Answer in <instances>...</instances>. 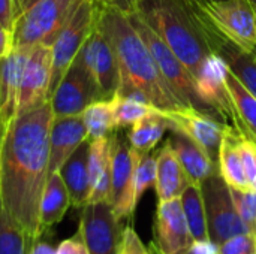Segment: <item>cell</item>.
Wrapping results in <instances>:
<instances>
[{
	"label": "cell",
	"instance_id": "6da1fadb",
	"mask_svg": "<svg viewBox=\"0 0 256 254\" xmlns=\"http://www.w3.org/2000/svg\"><path fill=\"white\" fill-rule=\"evenodd\" d=\"M51 102L20 114L0 144V198L28 235L40 240V199L50 177Z\"/></svg>",
	"mask_w": 256,
	"mask_h": 254
},
{
	"label": "cell",
	"instance_id": "7a4b0ae2",
	"mask_svg": "<svg viewBox=\"0 0 256 254\" xmlns=\"http://www.w3.org/2000/svg\"><path fill=\"white\" fill-rule=\"evenodd\" d=\"M96 27L110 40L120 67L117 94L146 100L160 111L184 106L164 78L148 46L129 16L111 7L98 6Z\"/></svg>",
	"mask_w": 256,
	"mask_h": 254
},
{
	"label": "cell",
	"instance_id": "3957f363",
	"mask_svg": "<svg viewBox=\"0 0 256 254\" xmlns=\"http://www.w3.org/2000/svg\"><path fill=\"white\" fill-rule=\"evenodd\" d=\"M174 51L195 78L212 54L226 43L190 0H140L135 10Z\"/></svg>",
	"mask_w": 256,
	"mask_h": 254
},
{
	"label": "cell",
	"instance_id": "277c9868",
	"mask_svg": "<svg viewBox=\"0 0 256 254\" xmlns=\"http://www.w3.org/2000/svg\"><path fill=\"white\" fill-rule=\"evenodd\" d=\"M81 0H38L18 15L12 28V45L16 49L34 45H52Z\"/></svg>",
	"mask_w": 256,
	"mask_h": 254
},
{
	"label": "cell",
	"instance_id": "5b68a950",
	"mask_svg": "<svg viewBox=\"0 0 256 254\" xmlns=\"http://www.w3.org/2000/svg\"><path fill=\"white\" fill-rule=\"evenodd\" d=\"M226 42L255 52L256 9L250 0H190Z\"/></svg>",
	"mask_w": 256,
	"mask_h": 254
},
{
	"label": "cell",
	"instance_id": "8992f818",
	"mask_svg": "<svg viewBox=\"0 0 256 254\" xmlns=\"http://www.w3.org/2000/svg\"><path fill=\"white\" fill-rule=\"evenodd\" d=\"M146 45L148 46L154 61L158 63L164 78L170 84V87L174 90L176 96L180 99V102L184 106H194L202 112L212 114L210 109L201 102L198 91H196V82L189 69L182 63V60L174 54V51L150 28V25L136 13L128 15ZM213 115V114H212Z\"/></svg>",
	"mask_w": 256,
	"mask_h": 254
},
{
	"label": "cell",
	"instance_id": "52a82bcc",
	"mask_svg": "<svg viewBox=\"0 0 256 254\" xmlns=\"http://www.w3.org/2000/svg\"><path fill=\"white\" fill-rule=\"evenodd\" d=\"M208 238L214 246H220L226 240L250 232L242 220L231 196V189L220 177L214 174L201 183Z\"/></svg>",
	"mask_w": 256,
	"mask_h": 254
},
{
	"label": "cell",
	"instance_id": "ba28073f",
	"mask_svg": "<svg viewBox=\"0 0 256 254\" xmlns=\"http://www.w3.org/2000/svg\"><path fill=\"white\" fill-rule=\"evenodd\" d=\"M96 13L98 7L92 0H81L68 22L58 31L56 40L52 42L51 94L68 67L74 63L87 37L93 31L96 25Z\"/></svg>",
	"mask_w": 256,
	"mask_h": 254
},
{
	"label": "cell",
	"instance_id": "9c48e42d",
	"mask_svg": "<svg viewBox=\"0 0 256 254\" xmlns=\"http://www.w3.org/2000/svg\"><path fill=\"white\" fill-rule=\"evenodd\" d=\"M111 199L114 216L120 223L130 222L136 205L134 201V174L138 151L129 144L128 136L117 130L111 133Z\"/></svg>",
	"mask_w": 256,
	"mask_h": 254
},
{
	"label": "cell",
	"instance_id": "30bf717a",
	"mask_svg": "<svg viewBox=\"0 0 256 254\" xmlns=\"http://www.w3.org/2000/svg\"><path fill=\"white\" fill-rule=\"evenodd\" d=\"M228 72L230 67L225 58L220 54H212L204 60L198 75L195 76V82L198 96L210 112L225 124L236 129L237 115L226 87Z\"/></svg>",
	"mask_w": 256,
	"mask_h": 254
},
{
	"label": "cell",
	"instance_id": "8fae6325",
	"mask_svg": "<svg viewBox=\"0 0 256 254\" xmlns=\"http://www.w3.org/2000/svg\"><path fill=\"white\" fill-rule=\"evenodd\" d=\"M152 232L150 249L154 254H184L195 244L180 198L158 201Z\"/></svg>",
	"mask_w": 256,
	"mask_h": 254
},
{
	"label": "cell",
	"instance_id": "7c38bea8",
	"mask_svg": "<svg viewBox=\"0 0 256 254\" xmlns=\"http://www.w3.org/2000/svg\"><path fill=\"white\" fill-rule=\"evenodd\" d=\"M75 61L82 64L94 79L102 99H112L120 87V67L116 52L105 34L94 25Z\"/></svg>",
	"mask_w": 256,
	"mask_h": 254
},
{
	"label": "cell",
	"instance_id": "4fadbf2b",
	"mask_svg": "<svg viewBox=\"0 0 256 254\" xmlns=\"http://www.w3.org/2000/svg\"><path fill=\"white\" fill-rule=\"evenodd\" d=\"M52 49L51 45L30 48L22 67L18 96V115L32 111L51 99Z\"/></svg>",
	"mask_w": 256,
	"mask_h": 254
},
{
	"label": "cell",
	"instance_id": "5bb4252c",
	"mask_svg": "<svg viewBox=\"0 0 256 254\" xmlns=\"http://www.w3.org/2000/svg\"><path fill=\"white\" fill-rule=\"evenodd\" d=\"M100 99L102 94L94 79L82 64L74 60L54 88L50 102L54 117H69L81 115L90 103Z\"/></svg>",
	"mask_w": 256,
	"mask_h": 254
},
{
	"label": "cell",
	"instance_id": "9a60e30c",
	"mask_svg": "<svg viewBox=\"0 0 256 254\" xmlns=\"http://www.w3.org/2000/svg\"><path fill=\"white\" fill-rule=\"evenodd\" d=\"M110 202L87 204L81 210L78 229L81 231L90 254H117L123 234Z\"/></svg>",
	"mask_w": 256,
	"mask_h": 254
},
{
	"label": "cell",
	"instance_id": "2e32d148",
	"mask_svg": "<svg viewBox=\"0 0 256 254\" xmlns=\"http://www.w3.org/2000/svg\"><path fill=\"white\" fill-rule=\"evenodd\" d=\"M170 121V130H178L196 141L218 163L219 148L226 130L231 127L218 117L202 112L194 106L162 111Z\"/></svg>",
	"mask_w": 256,
	"mask_h": 254
},
{
	"label": "cell",
	"instance_id": "e0dca14e",
	"mask_svg": "<svg viewBox=\"0 0 256 254\" xmlns=\"http://www.w3.org/2000/svg\"><path fill=\"white\" fill-rule=\"evenodd\" d=\"M30 48H14L0 61V144L15 117L18 115L20 81Z\"/></svg>",
	"mask_w": 256,
	"mask_h": 254
},
{
	"label": "cell",
	"instance_id": "ac0fdd59",
	"mask_svg": "<svg viewBox=\"0 0 256 254\" xmlns=\"http://www.w3.org/2000/svg\"><path fill=\"white\" fill-rule=\"evenodd\" d=\"M86 141H88V133L82 114L54 117L50 130V175L58 172L64 162Z\"/></svg>",
	"mask_w": 256,
	"mask_h": 254
},
{
	"label": "cell",
	"instance_id": "d6986e66",
	"mask_svg": "<svg viewBox=\"0 0 256 254\" xmlns=\"http://www.w3.org/2000/svg\"><path fill=\"white\" fill-rule=\"evenodd\" d=\"M171 135L166 139L174 150L177 159L180 160L183 169L192 183L201 184L208 177L219 172L218 163L210 157V154L190 136L178 130H170Z\"/></svg>",
	"mask_w": 256,
	"mask_h": 254
},
{
	"label": "cell",
	"instance_id": "ffe728a7",
	"mask_svg": "<svg viewBox=\"0 0 256 254\" xmlns=\"http://www.w3.org/2000/svg\"><path fill=\"white\" fill-rule=\"evenodd\" d=\"M192 184L174 150L166 141L156 153V183L154 190L158 201H171L183 195Z\"/></svg>",
	"mask_w": 256,
	"mask_h": 254
},
{
	"label": "cell",
	"instance_id": "44dd1931",
	"mask_svg": "<svg viewBox=\"0 0 256 254\" xmlns=\"http://www.w3.org/2000/svg\"><path fill=\"white\" fill-rule=\"evenodd\" d=\"M111 136V135H110ZM88 141V204L110 202L111 199V138Z\"/></svg>",
	"mask_w": 256,
	"mask_h": 254
},
{
	"label": "cell",
	"instance_id": "7402d4cb",
	"mask_svg": "<svg viewBox=\"0 0 256 254\" xmlns=\"http://www.w3.org/2000/svg\"><path fill=\"white\" fill-rule=\"evenodd\" d=\"M69 192L70 204L75 210H82L88 204L90 175H88V141L82 142L76 151L64 162L58 171Z\"/></svg>",
	"mask_w": 256,
	"mask_h": 254
},
{
	"label": "cell",
	"instance_id": "603a6c76",
	"mask_svg": "<svg viewBox=\"0 0 256 254\" xmlns=\"http://www.w3.org/2000/svg\"><path fill=\"white\" fill-rule=\"evenodd\" d=\"M69 207H72V204L66 184L60 172H54L48 177L40 199V211H39L40 238L63 220Z\"/></svg>",
	"mask_w": 256,
	"mask_h": 254
},
{
	"label": "cell",
	"instance_id": "cb8c5ba5",
	"mask_svg": "<svg viewBox=\"0 0 256 254\" xmlns=\"http://www.w3.org/2000/svg\"><path fill=\"white\" fill-rule=\"evenodd\" d=\"M238 136L240 133L230 127L222 139L219 156H218V168L220 177L225 180V183L232 189L248 190L250 189V184L246 177V171L243 166V160L240 156L238 148Z\"/></svg>",
	"mask_w": 256,
	"mask_h": 254
},
{
	"label": "cell",
	"instance_id": "d4e9b609",
	"mask_svg": "<svg viewBox=\"0 0 256 254\" xmlns=\"http://www.w3.org/2000/svg\"><path fill=\"white\" fill-rule=\"evenodd\" d=\"M168 130V118L164 115L160 109H156L154 112L148 114L147 117L132 124L126 136L134 150L140 153H152L159 145V142Z\"/></svg>",
	"mask_w": 256,
	"mask_h": 254
},
{
	"label": "cell",
	"instance_id": "484cf974",
	"mask_svg": "<svg viewBox=\"0 0 256 254\" xmlns=\"http://www.w3.org/2000/svg\"><path fill=\"white\" fill-rule=\"evenodd\" d=\"M226 87L237 115L236 130L256 141V97L244 88L231 70L226 76Z\"/></svg>",
	"mask_w": 256,
	"mask_h": 254
},
{
	"label": "cell",
	"instance_id": "4316f807",
	"mask_svg": "<svg viewBox=\"0 0 256 254\" xmlns=\"http://www.w3.org/2000/svg\"><path fill=\"white\" fill-rule=\"evenodd\" d=\"M182 207L184 211V217L190 231V235L195 243L210 241L208 229H207V216L204 207V198L201 184L192 183L180 196Z\"/></svg>",
	"mask_w": 256,
	"mask_h": 254
},
{
	"label": "cell",
	"instance_id": "83f0119b",
	"mask_svg": "<svg viewBox=\"0 0 256 254\" xmlns=\"http://www.w3.org/2000/svg\"><path fill=\"white\" fill-rule=\"evenodd\" d=\"M220 55L225 58L231 73L256 97V51L249 52L226 42L220 49Z\"/></svg>",
	"mask_w": 256,
	"mask_h": 254
},
{
	"label": "cell",
	"instance_id": "f1b7e54d",
	"mask_svg": "<svg viewBox=\"0 0 256 254\" xmlns=\"http://www.w3.org/2000/svg\"><path fill=\"white\" fill-rule=\"evenodd\" d=\"M82 120L87 127L88 141L110 136L117 130L112 99H100L90 103L82 112Z\"/></svg>",
	"mask_w": 256,
	"mask_h": 254
},
{
	"label": "cell",
	"instance_id": "f546056e",
	"mask_svg": "<svg viewBox=\"0 0 256 254\" xmlns=\"http://www.w3.org/2000/svg\"><path fill=\"white\" fill-rule=\"evenodd\" d=\"M30 240L0 198V254H27Z\"/></svg>",
	"mask_w": 256,
	"mask_h": 254
},
{
	"label": "cell",
	"instance_id": "4dcf8cb0",
	"mask_svg": "<svg viewBox=\"0 0 256 254\" xmlns=\"http://www.w3.org/2000/svg\"><path fill=\"white\" fill-rule=\"evenodd\" d=\"M112 102H114V117H116L117 130L130 127L132 124H135L136 121H140L141 118L147 117L148 114L158 109L146 100L123 97L118 94L112 97Z\"/></svg>",
	"mask_w": 256,
	"mask_h": 254
},
{
	"label": "cell",
	"instance_id": "1f68e13d",
	"mask_svg": "<svg viewBox=\"0 0 256 254\" xmlns=\"http://www.w3.org/2000/svg\"><path fill=\"white\" fill-rule=\"evenodd\" d=\"M156 183V156L152 153H140L134 174V201L138 207L144 193L154 187Z\"/></svg>",
	"mask_w": 256,
	"mask_h": 254
},
{
	"label": "cell",
	"instance_id": "d6a6232c",
	"mask_svg": "<svg viewBox=\"0 0 256 254\" xmlns=\"http://www.w3.org/2000/svg\"><path fill=\"white\" fill-rule=\"evenodd\" d=\"M231 189V196L236 204V208L244 222V225L249 228L250 232L256 234V192L252 189L240 190V189Z\"/></svg>",
	"mask_w": 256,
	"mask_h": 254
},
{
	"label": "cell",
	"instance_id": "836d02e7",
	"mask_svg": "<svg viewBox=\"0 0 256 254\" xmlns=\"http://www.w3.org/2000/svg\"><path fill=\"white\" fill-rule=\"evenodd\" d=\"M238 148H240V156L243 160V166H244L250 189L256 192V141L240 133Z\"/></svg>",
	"mask_w": 256,
	"mask_h": 254
},
{
	"label": "cell",
	"instance_id": "e575fe53",
	"mask_svg": "<svg viewBox=\"0 0 256 254\" xmlns=\"http://www.w3.org/2000/svg\"><path fill=\"white\" fill-rule=\"evenodd\" d=\"M218 254H256V235L254 232L238 234L218 246Z\"/></svg>",
	"mask_w": 256,
	"mask_h": 254
},
{
	"label": "cell",
	"instance_id": "d590c367",
	"mask_svg": "<svg viewBox=\"0 0 256 254\" xmlns=\"http://www.w3.org/2000/svg\"><path fill=\"white\" fill-rule=\"evenodd\" d=\"M117 254H154L150 247H147L134 226L129 223L123 228L120 246H118V253Z\"/></svg>",
	"mask_w": 256,
	"mask_h": 254
},
{
	"label": "cell",
	"instance_id": "8d00e7d4",
	"mask_svg": "<svg viewBox=\"0 0 256 254\" xmlns=\"http://www.w3.org/2000/svg\"><path fill=\"white\" fill-rule=\"evenodd\" d=\"M56 254H90L81 231L78 229L70 238L63 240L56 247Z\"/></svg>",
	"mask_w": 256,
	"mask_h": 254
},
{
	"label": "cell",
	"instance_id": "74e56055",
	"mask_svg": "<svg viewBox=\"0 0 256 254\" xmlns=\"http://www.w3.org/2000/svg\"><path fill=\"white\" fill-rule=\"evenodd\" d=\"M20 15L16 0H0V22L12 31L15 19Z\"/></svg>",
	"mask_w": 256,
	"mask_h": 254
},
{
	"label": "cell",
	"instance_id": "f35d334b",
	"mask_svg": "<svg viewBox=\"0 0 256 254\" xmlns=\"http://www.w3.org/2000/svg\"><path fill=\"white\" fill-rule=\"evenodd\" d=\"M92 1L98 6L111 7V9L123 12L124 15H130L136 10L140 0H92Z\"/></svg>",
	"mask_w": 256,
	"mask_h": 254
},
{
	"label": "cell",
	"instance_id": "ab89813d",
	"mask_svg": "<svg viewBox=\"0 0 256 254\" xmlns=\"http://www.w3.org/2000/svg\"><path fill=\"white\" fill-rule=\"evenodd\" d=\"M12 49H14V45H12V31L9 28H6L0 22V61L4 60L10 54Z\"/></svg>",
	"mask_w": 256,
	"mask_h": 254
},
{
	"label": "cell",
	"instance_id": "60d3db41",
	"mask_svg": "<svg viewBox=\"0 0 256 254\" xmlns=\"http://www.w3.org/2000/svg\"><path fill=\"white\" fill-rule=\"evenodd\" d=\"M184 254H218V246H214L212 241L195 243L192 249Z\"/></svg>",
	"mask_w": 256,
	"mask_h": 254
},
{
	"label": "cell",
	"instance_id": "b9f144b4",
	"mask_svg": "<svg viewBox=\"0 0 256 254\" xmlns=\"http://www.w3.org/2000/svg\"><path fill=\"white\" fill-rule=\"evenodd\" d=\"M27 254H56V249L44 240H38L30 246V250Z\"/></svg>",
	"mask_w": 256,
	"mask_h": 254
},
{
	"label": "cell",
	"instance_id": "7bdbcfd3",
	"mask_svg": "<svg viewBox=\"0 0 256 254\" xmlns=\"http://www.w3.org/2000/svg\"><path fill=\"white\" fill-rule=\"evenodd\" d=\"M36 1H38V0H26V1H24V4H22V9H21V13H22V12H24L26 9H28L30 6H33V4H34Z\"/></svg>",
	"mask_w": 256,
	"mask_h": 254
},
{
	"label": "cell",
	"instance_id": "ee69618b",
	"mask_svg": "<svg viewBox=\"0 0 256 254\" xmlns=\"http://www.w3.org/2000/svg\"><path fill=\"white\" fill-rule=\"evenodd\" d=\"M18 1V7H20V13H21V9H22V4H24V1L26 0H16Z\"/></svg>",
	"mask_w": 256,
	"mask_h": 254
},
{
	"label": "cell",
	"instance_id": "f6af8a7d",
	"mask_svg": "<svg viewBox=\"0 0 256 254\" xmlns=\"http://www.w3.org/2000/svg\"><path fill=\"white\" fill-rule=\"evenodd\" d=\"M250 3H252V4L255 6V9H256V0H250Z\"/></svg>",
	"mask_w": 256,
	"mask_h": 254
},
{
	"label": "cell",
	"instance_id": "bcb514c9",
	"mask_svg": "<svg viewBox=\"0 0 256 254\" xmlns=\"http://www.w3.org/2000/svg\"><path fill=\"white\" fill-rule=\"evenodd\" d=\"M255 235H256V234H255Z\"/></svg>",
	"mask_w": 256,
	"mask_h": 254
}]
</instances>
